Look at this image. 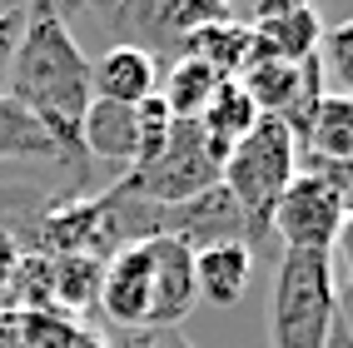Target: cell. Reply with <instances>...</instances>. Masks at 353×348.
<instances>
[{"label":"cell","mask_w":353,"mask_h":348,"mask_svg":"<svg viewBox=\"0 0 353 348\" xmlns=\"http://www.w3.org/2000/svg\"><path fill=\"white\" fill-rule=\"evenodd\" d=\"M6 95L50 134L60 165L85 179L90 159L80 150V125L90 110V55L80 50L70 20L55 15L50 0H35L26 15V30L6 70Z\"/></svg>","instance_id":"cell-1"},{"label":"cell","mask_w":353,"mask_h":348,"mask_svg":"<svg viewBox=\"0 0 353 348\" xmlns=\"http://www.w3.org/2000/svg\"><path fill=\"white\" fill-rule=\"evenodd\" d=\"M294 174H299V139L289 134V125L269 120V114H259V125L239 139V145H229L219 184H224V194L234 199V209L244 214L249 249L269 234L274 204L284 199Z\"/></svg>","instance_id":"cell-2"},{"label":"cell","mask_w":353,"mask_h":348,"mask_svg":"<svg viewBox=\"0 0 353 348\" xmlns=\"http://www.w3.org/2000/svg\"><path fill=\"white\" fill-rule=\"evenodd\" d=\"M80 15H90L114 45H134L150 60H179L199 25L229 15V0H85Z\"/></svg>","instance_id":"cell-3"},{"label":"cell","mask_w":353,"mask_h":348,"mask_svg":"<svg viewBox=\"0 0 353 348\" xmlns=\"http://www.w3.org/2000/svg\"><path fill=\"white\" fill-rule=\"evenodd\" d=\"M339 314L334 254H284L274 278V348H323Z\"/></svg>","instance_id":"cell-4"},{"label":"cell","mask_w":353,"mask_h":348,"mask_svg":"<svg viewBox=\"0 0 353 348\" xmlns=\"http://www.w3.org/2000/svg\"><path fill=\"white\" fill-rule=\"evenodd\" d=\"M224 145L219 139H209L194 120H174L170 139H164V150L145 165H134L120 190L145 199V204H184L204 190H214L219 174H224Z\"/></svg>","instance_id":"cell-5"},{"label":"cell","mask_w":353,"mask_h":348,"mask_svg":"<svg viewBox=\"0 0 353 348\" xmlns=\"http://www.w3.org/2000/svg\"><path fill=\"white\" fill-rule=\"evenodd\" d=\"M343 224H348V214H343L339 194L319 174L299 170L294 184L284 190V199L274 204L269 234L284 239V254H334Z\"/></svg>","instance_id":"cell-6"},{"label":"cell","mask_w":353,"mask_h":348,"mask_svg":"<svg viewBox=\"0 0 353 348\" xmlns=\"http://www.w3.org/2000/svg\"><path fill=\"white\" fill-rule=\"evenodd\" d=\"M100 309L120 334L145 329L150 323V298H154V264H150V244H125L114 249L105 269H100Z\"/></svg>","instance_id":"cell-7"},{"label":"cell","mask_w":353,"mask_h":348,"mask_svg":"<svg viewBox=\"0 0 353 348\" xmlns=\"http://www.w3.org/2000/svg\"><path fill=\"white\" fill-rule=\"evenodd\" d=\"M150 264H154V298H150V323L145 329H179L194 314L199 289H194V249L179 239H145Z\"/></svg>","instance_id":"cell-8"},{"label":"cell","mask_w":353,"mask_h":348,"mask_svg":"<svg viewBox=\"0 0 353 348\" xmlns=\"http://www.w3.org/2000/svg\"><path fill=\"white\" fill-rule=\"evenodd\" d=\"M150 95H159V60L134 45H105L100 55H90V100L139 105Z\"/></svg>","instance_id":"cell-9"},{"label":"cell","mask_w":353,"mask_h":348,"mask_svg":"<svg viewBox=\"0 0 353 348\" xmlns=\"http://www.w3.org/2000/svg\"><path fill=\"white\" fill-rule=\"evenodd\" d=\"M80 150L85 159H105V165H134L139 159V120L134 105H114V100H90L85 125H80Z\"/></svg>","instance_id":"cell-10"},{"label":"cell","mask_w":353,"mask_h":348,"mask_svg":"<svg viewBox=\"0 0 353 348\" xmlns=\"http://www.w3.org/2000/svg\"><path fill=\"white\" fill-rule=\"evenodd\" d=\"M179 55H190L199 65H209L219 80H239L244 75V65L254 60V30L244 25V20H214V25H199L190 40H184V50Z\"/></svg>","instance_id":"cell-11"},{"label":"cell","mask_w":353,"mask_h":348,"mask_svg":"<svg viewBox=\"0 0 353 348\" xmlns=\"http://www.w3.org/2000/svg\"><path fill=\"white\" fill-rule=\"evenodd\" d=\"M249 274H254L249 244H214V249L194 254V289H199V298H209V304H219V309L244 298Z\"/></svg>","instance_id":"cell-12"},{"label":"cell","mask_w":353,"mask_h":348,"mask_svg":"<svg viewBox=\"0 0 353 348\" xmlns=\"http://www.w3.org/2000/svg\"><path fill=\"white\" fill-rule=\"evenodd\" d=\"M319 40H323V15H319V6H303V10H289L279 20L254 25V55L303 65V60L319 55Z\"/></svg>","instance_id":"cell-13"},{"label":"cell","mask_w":353,"mask_h":348,"mask_svg":"<svg viewBox=\"0 0 353 348\" xmlns=\"http://www.w3.org/2000/svg\"><path fill=\"white\" fill-rule=\"evenodd\" d=\"M303 150L314 159H353V95H319L309 125H303Z\"/></svg>","instance_id":"cell-14"},{"label":"cell","mask_w":353,"mask_h":348,"mask_svg":"<svg viewBox=\"0 0 353 348\" xmlns=\"http://www.w3.org/2000/svg\"><path fill=\"white\" fill-rule=\"evenodd\" d=\"M209 139H219V145L229 150V145H239V139L259 125V110H254V100L244 95V85L239 80H219L214 85V95H209V105L199 110V120H194Z\"/></svg>","instance_id":"cell-15"},{"label":"cell","mask_w":353,"mask_h":348,"mask_svg":"<svg viewBox=\"0 0 353 348\" xmlns=\"http://www.w3.org/2000/svg\"><path fill=\"white\" fill-rule=\"evenodd\" d=\"M214 85H219V75H214L209 65H199V60H190V55H179V60H170V70H164L159 100H164V110H170L174 120H199V110L209 105Z\"/></svg>","instance_id":"cell-16"},{"label":"cell","mask_w":353,"mask_h":348,"mask_svg":"<svg viewBox=\"0 0 353 348\" xmlns=\"http://www.w3.org/2000/svg\"><path fill=\"white\" fill-rule=\"evenodd\" d=\"M10 159H60V150L50 145V134L0 90V165H10Z\"/></svg>","instance_id":"cell-17"},{"label":"cell","mask_w":353,"mask_h":348,"mask_svg":"<svg viewBox=\"0 0 353 348\" xmlns=\"http://www.w3.org/2000/svg\"><path fill=\"white\" fill-rule=\"evenodd\" d=\"M319 80L328 95H353V15L323 25V40H319Z\"/></svg>","instance_id":"cell-18"},{"label":"cell","mask_w":353,"mask_h":348,"mask_svg":"<svg viewBox=\"0 0 353 348\" xmlns=\"http://www.w3.org/2000/svg\"><path fill=\"white\" fill-rule=\"evenodd\" d=\"M30 6H35V0H0V90H6V70H10V55L20 45V30H26Z\"/></svg>","instance_id":"cell-19"},{"label":"cell","mask_w":353,"mask_h":348,"mask_svg":"<svg viewBox=\"0 0 353 348\" xmlns=\"http://www.w3.org/2000/svg\"><path fill=\"white\" fill-rule=\"evenodd\" d=\"M303 170L319 174V179L328 184V190L339 194L343 214L353 219V159H314V154H303Z\"/></svg>","instance_id":"cell-20"},{"label":"cell","mask_w":353,"mask_h":348,"mask_svg":"<svg viewBox=\"0 0 353 348\" xmlns=\"http://www.w3.org/2000/svg\"><path fill=\"white\" fill-rule=\"evenodd\" d=\"M303 6H314V0H229V15L254 30V25H264V20H279V15L303 10Z\"/></svg>","instance_id":"cell-21"},{"label":"cell","mask_w":353,"mask_h":348,"mask_svg":"<svg viewBox=\"0 0 353 348\" xmlns=\"http://www.w3.org/2000/svg\"><path fill=\"white\" fill-rule=\"evenodd\" d=\"M114 348H194V343L179 329H130V334H120Z\"/></svg>","instance_id":"cell-22"},{"label":"cell","mask_w":353,"mask_h":348,"mask_svg":"<svg viewBox=\"0 0 353 348\" xmlns=\"http://www.w3.org/2000/svg\"><path fill=\"white\" fill-rule=\"evenodd\" d=\"M20 254H26V249H20V244L6 234V229H0V294H6L10 274H15V264H20Z\"/></svg>","instance_id":"cell-23"},{"label":"cell","mask_w":353,"mask_h":348,"mask_svg":"<svg viewBox=\"0 0 353 348\" xmlns=\"http://www.w3.org/2000/svg\"><path fill=\"white\" fill-rule=\"evenodd\" d=\"M323 348H353V329L334 314V329H328V338H323Z\"/></svg>","instance_id":"cell-24"},{"label":"cell","mask_w":353,"mask_h":348,"mask_svg":"<svg viewBox=\"0 0 353 348\" xmlns=\"http://www.w3.org/2000/svg\"><path fill=\"white\" fill-rule=\"evenodd\" d=\"M60 348H105L95 334H85V329H70L65 338H60Z\"/></svg>","instance_id":"cell-25"},{"label":"cell","mask_w":353,"mask_h":348,"mask_svg":"<svg viewBox=\"0 0 353 348\" xmlns=\"http://www.w3.org/2000/svg\"><path fill=\"white\" fill-rule=\"evenodd\" d=\"M50 6H55L60 20H70V15H80V10H85V0H50Z\"/></svg>","instance_id":"cell-26"},{"label":"cell","mask_w":353,"mask_h":348,"mask_svg":"<svg viewBox=\"0 0 353 348\" xmlns=\"http://www.w3.org/2000/svg\"><path fill=\"white\" fill-rule=\"evenodd\" d=\"M334 10H339V20H343V15H353V0H334Z\"/></svg>","instance_id":"cell-27"}]
</instances>
